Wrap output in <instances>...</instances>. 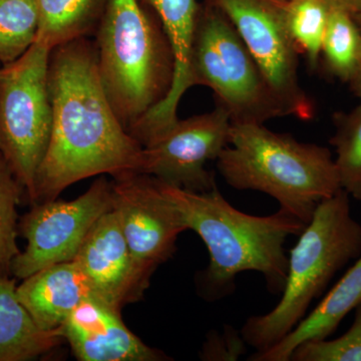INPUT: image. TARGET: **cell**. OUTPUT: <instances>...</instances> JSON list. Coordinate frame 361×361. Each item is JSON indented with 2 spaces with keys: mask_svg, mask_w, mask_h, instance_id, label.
<instances>
[{
  "mask_svg": "<svg viewBox=\"0 0 361 361\" xmlns=\"http://www.w3.org/2000/svg\"><path fill=\"white\" fill-rule=\"evenodd\" d=\"M49 90L51 133L32 205L56 200L87 178L139 171L142 146L118 120L102 85L96 49L84 37L51 51Z\"/></svg>",
  "mask_w": 361,
  "mask_h": 361,
  "instance_id": "6da1fadb",
  "label": "cell"
},
{
  "mask_svg": "<svg viewBox=\"0 0 361 361\" xmlns=\"http://www.w3.org/2000/svg\"><path fill=\"white\" fill-rule=\"evenodd\" d=\"M156 180L187 229L196 232L208 249L210 262L199 277L202 293L208 300L231 294L237 275L245 271L261 273L271 293L283 290L288 269L285 241L299 236L306 224L282 209L269 216L241 212L226 200L217 186L194 192Z\"/></svg>",
  "mask_w": 361,
  "mask_h": 361,
  "instance_id": "7a4b0ae2",
  "label": "cell"
},
{
  "mask_svg": "<svg viewBox=\"0 0 361 361\" xmlns=\"http://www.w3.org/2000/svg\"><path fill=\"white\" fill-rule=\"evenodd\" d=\"M216 161L228 185L267 194L304 224L316 207L342 189L329 149L273 132L264 123H232L229 144Z\"/></svg>",
  "mask_w": 361,
  "mask_h": 361,
  "instance_id": "3957f363",
  "label": "cell"
},
{
  "mask_svg": "<svg viewBox=\"0 0 361 361\" xmlns=\"http://www.w3.org/2000/svg\"><path fill=\"white\" fill-rule=\"evenodd\" d=\"M298 237L279 302L265 314L251 316L242 327V337L256 351L286 336L334 275L361 255V225L351 216L348 192L339 190L316 207Z\"/></svg>",
  "mask_w": 361,
  "mask_h": 361,
  "instance_id": "277c9868",
  "label": "cell"
},
{
  "mask_svg": "<svg viewBox=\"0 0 361 361\" xmlns=\"http://www.w3.org/2000/svg\"><path fill=\"white\" fill-rule=\"evenodd\" d=\"M96 51L104 92L129 132L170 90L174 61L167 37L139 0H108Z\"/></svg>",
  "mask_w": 361,
  "mask_h": 361,
  "instance_id": "5b68a950",
  "label": "cell"
},
{
  "mask_svg": "<svg viewBox=\"0 0 361 361\" xmlns=\"http://www.w3.org/2000/svg\"><path fill=\"white\" fill-rule=\"evenodd\" d=\"M52 49L35 39L13 63L0 68V154L35 203L37 172L52 126L49 66Z\"/></svg>",
  "mask_w": 361,
  "mask_h": 361,
  "instance_id": "8992f818",
  "label": "cell"
},
{
  "mask_svg": "<svg viewBox=\"0 0 361 361\" xmlns=\"http://www.w3.org/2000/svg\"><path fill=\"white\" fill-rule=\"evenodd\" d=\"M191 65L195 85L210 87L233 123L285 116L236 28L212 4L199 11Z\"/></svg>",
  "mask_w": 361,
  "mask_h": 361,
  "instance_id": "52a82bcc",
  "label": "cell"
},
{
  "mask_svg": "<svg viewBox=\"0 0 361 361\" xmlns=\"http://www.w3.org/2000/svg\"><path fill=\"white\" fill-rule=\"evenodd\" d=\"M287 0H211L231 21L285 116L311 120L314 106L299 78V54L286 21Z\"/></svg>",
  "mask_w": 361,
  "mask_h": 361,
  "instance_id": "ba28073f",
  "label": "cell"
},
{
  "mask_svg": "<svg viewBox=\"0 0 361 361\" xmlns=\"http://www.w3.org/2000/svg\"><path fill=\"white\" fill-rule=\"evenodd\" d=\"M111 208V180L104 177L75 200L32 205L18 222V234L27 245L13 259L11 274L23 280L49 266L73 261L97 220Z\"/></svg>",
  "mask_w": 361,
  "mask_h": 361,
  "instance_id": "9c48e42d",
  "label": "cell"
},
{
  "mask_svg": "<svg viewBox=\"0 0 361 361\" xmlns=\"http://www.w3.org/2000/svg\"><path fill=\"white\" fill-rule=\"evenodd\" d=\"M231 125L229 113L220 104L209 113L178 120L142 147L137 172L190 191H210L217 184L206 164L217 160L229 144Z\"/></svg>",
  "mask_w": 361,
  "mask_h": 361,
  "instance_id": "30bf717a",
  "label": "cell"
},
{
  "mask_svg": "<svg viewBox=\"0 0 361 361\" xmlns=\"http://www.w3.org/2000/svg\"><path fill=\"white\" fill-rule=\"evenodd\" d=\"M113 178V208L120 217L123 236L135 263L152 276L172 257L186 225L155 178L134 171Z\"/></svg>",
  "mask_w": 361,
  "mask_h": 361,
  "instance_id": "8fae6325",
  "label": "cell"
},
{
  "mask_svg": "<svg viewBox=\"0 0 361 361\" xmlns=\"http://www.w3.org/2000/svg\"><path fill=\"white\" fill-rule=\"evenodd\" d=\"M73 260L97 296L120 310L142 298L152 277L135 263L114 208L97 220Z\"/></svg>",
  "mask_w": 361,
  "mask_h": 361,
  "instance_id": "7c38bea8",
  "label": "cell"
},
{
  "mask_svg": "<svg viewBox=\"0 0 361 361\" xmlns=\"http://www.w3.org/2000/svg\"><path fill=\"white\" fill-rule=\"evenodd\" d=\"M145 2L160 18L161 30L172 51L174 75L165 99L129 130L142 147L155 141L179 120L177 113L180 99L195 85L192 51L200 11L196 0H145Z\"/></svg>",
  "mask_w": 361,
  "mask_h": 361,
  "instance_id": "4fadbf2b",
  "label": "cell"
},
{
  "mask_svg": "<svg viewBox=\"0 0 361 361\" xmlns=\"http://www.w3.org/2000/svg\"><path fill=\"white\" fill-rule=\"evenodd\" d=\"M59 334L80 361H163L171 358L149 348L123 323L121 310L97 297L68 315Z\"/></svg>",
  "mask_w": 361,
  "mask_h": 361,
  "instance_id": "5bb4252c",
  "label": "cell"
},
{
  "mask_svg": "<svg viewBox=\"0 0 361 361\" xmlns=\"http://www.w3.org/2000/svg\"><path fill=\"white\" fill-rule=\"evenodd\" d=\"M16 294L35 323L47 331L58 330L77 306L97 297L75 260L37 271L16 287Z\"/></svg>",
  "mask_w": 361,
  "mask_h": 361,
  "instance_id": "9a60e30c",
  "label": "cell"
},
{
  "mask_svg": "<svg viewBox=\"0 0 361 361\" xmlns=\"http://www.w3.org/2000/svg\"><path fill=\"white\" fill-rule=\"evenodd\" d=\"M360 303L361 255L310 315L304 317L281 341L265 350L256 351L249 360H290L297 346L304 342L329 338L344 317Z\"/></svg>",
  "mask_w": 361,
  "mask_h": 361,
  "instance_id": "2e32d148",
  "label": "cell"
},
{
  "mask_svg": "<svg viewBox=\"0 0 361 361\" xmlns=\"http://www.w3.org/2000/svg\"><path fill=\"white\" fill-rule=\"evenodd\" d=\"M14 278L0 275V361H27L58 348V330L39 327L16 294Z\"/></svg>",
  "mask_w": 361,
  "mask_h": 361,
  "instance_id": "e0dca14e",
  "label": "cell"
},
{
  "mask_svg": "<svg viewBox=\"0 0 361 361\" xmlns=\"http://www.w3.org/2000/svg\"><path fill=\"white\" fill-rule=\"evenodd\" d=\"M108 0H37V39L54 51L59 45L82 39Z\"/></svg>",
  "mask_w": 361,
  "mask_h": 361,
  "instance_id": "ac0fdd59",
  "label": "cell"
},
{
  "mask_svg": "<svg viewBox=\"0 0 361 361\" xmlns=\"http://www.w3.org/2000/svg\"><path fill=\"white\" fill-rule=\"evenodd\" d=\"M322 56L329 73L350 82L361 70V32L355 18L331 7L323 37Z\"/></svg>",
  "mask_w": 361,
  "mask_h": 361,
  "instance_id": "d6986e66",
  "label": "cell"
},
{
  "mask_svg": "<svg viewBox=\"0 0 361 361\" xmlns=\"http://www.w3.org/2000/svg\"><path fill=\"white\" fill-rule=\"evenodd\" d=\"M331 6L327 0H287L286 21L297 49L312 70L322 58L323 37Z\"/></svg>",
  "mask_w": 361,
  "mask_h": 361,
  "instance_id": "ffe728a7",
  "label": "cell"
},
{
  "mask_svg": "<svg viewBox=\"0 0 361 361\" xmlns=\"http://www.w3.org/2000/svg\"><path fill=\"white\" fill-rule=\"evenodd\" d=\"M336 134L330 144L336 148V166L342 189L361 201V103L349 113L334 116Z\"/></svg>",
  "mask_w": 361,
  "mask_h": 361,
  "instance_id": "44dd1931",
  "label": "cell"
},
{
  "mask_svg": "<svg viewBox=\"0 0 361 361\" xmlns=\"http://www.w3.org/2000/svg\"><path fill=\"white\" fill-rule=\"evenodd\" d=\"M37 0H0V63H13L37 39Z\"/></svg>",
  "mask_w": 361,
  "mask_h": 361,
  "instance_id": "7402d4cb",
  "label": "cell"
},
{
  "mask_svg": "<svg viewBox=\"0 0 361 361\" xmlns=\"http://www.w3.org/2000/svg\"><path fill=\"white\" fill-rule=\"evenodd\" d=\"M25 193L0 154V275H11V263L20 253L18 246V207Z\"/></svg>",
  "mask_w": 361,
  "mask_h": 361,
  "instance_id": "603a6c76",
  "label": "cell"
},
{
  "mask_svg": "<svg viewBox=\"0 0 361 361\" xmlns=\"http://www.w3.org/2000/svg\"><path fill=\"white\" fill-rule=\"evenodd\" d=\"M350 329L334 341H306L292 353L293 361H361V303Z\"/></svg>",
  "mask_w": 361,
  "mask_h": 361,
  "instance_id": "cb8c5ba5",
  "label": "cell"
},
{
  "mask_svg": "<svg viewBox=\"0 0 361 361\" xmlns=\"http://www.w3.org/2000/svg\"><path fill=\"white\" fill-rule=\"evenodd\" d=\"M246 353V342L234 329L224 327L222 334H210L202 348L204 360H237Z\"/></svg>",
  "mask_w": 361,
  "mask_h": 361,
  "instance_id": "d4e9b609",
  "label": "cell"
},
{
  "mask_svg": "<svg viewBox=\"0 0 361 361\" xmlns=\"http://www.w3.org/2000/svg\"><path fill=\"white\" fill-rule=\"evenodd\" d=\"M331 7L341 9L355 16L361 13V0H327Z\"/></svg>",
  "mask_w": 361,
  "mask_h": 361,
  "instance_id": "484cf974",
  "label": "cell"
},
{
  "mask_svg": "<svg viewBox=\"0 0 361 361\" xmlns=\"http://www.w3.org/2000/svg\"><path fill=\"white\" fill-rule=\"evenodd\" d=\"M349 85H350L353 94L360 99L361 103V70L360 73L355 75V78L349 82Z\"/></svg>",
  "mask_w": 361,
  "mask_h": 361,
  "instance_id": "4316f807",
  "label": "cell"
},
{
  "mask_svg": "<svg viewBox=\"0 0 361 361\" xmlns=\"http://www.w3.org/2000/svg\"><path fill=\"white\" fill-rule=\"evenodd\" d=\"M355 18L356 25H358V27H360L361 32V13L358 14V16H355V18Z\"/></svg>",
  "mask_w": 361,
  "mask_h": 361,
  "instance_id": "83f0119b",
  "label": "cell"
}]
</instances>
